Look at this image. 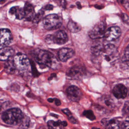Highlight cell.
Listing matches in <instances>:
<instances>
[{
	"instance_id": "484cf974",
	"label": "cell",
	"mask_w": 129,
	"mask_h": 129,
	"mask_svg": "<svg viewBox=\"0 0 129 129\" xmlns=\"http://www.w3.org/2000/svg\"><path fill=\"white\" fill-rule=\"evenodd\" d=\"M122 59L123 60L125 61H128V46H127L124 51V53L123 54V57H122Z\"/></svg>"
},
{
	"instance_id": "8fae6325",
	"label": "cell",
	"mask_w": 129,
	"mask_h": 129,
	"mask_svg": "<svg viewBox=\"0 0 129 129\" xmlns=\"http://www.w3.org/2000/svg\"><path fill=\"white\" fill-rule=\"evenodd\" d=\"M75 54V52L70 48H62L58 52V57L61 61L65 62L72 57Z\"/></svg>"
},
{
	"instance_id": "277c9868",
	"label": "cell",
	"mask_w": 129,
	"mask_h": 129,
	"mask_svg": "<svg viewBox=\"0 0 129 129\" xmlns=\"http://www.w3.org/2000/svg\"><path fill=\"white\" fill-rule=\"evenodd\" d=\"M13 61L16 68L21 71L27 70L30 63L27 56L22 53L16 54L13 58Z\"/></svg>"
},
{
	"instance_id": "5b68a950",
	"label": "cell",
	"mask_w": 129,
	"mask_h": 129,
	"mask_svg": "<svg viewBox=\"0 0 129 129\" xmlns=\"http://www.w3.org/2000/svg\"><path fill=\"white\" fill-rule=\"evenodd\" d=\"M106 25L104 22L96 24L89 32V35L92 39H98L104 37L105 32Z\"/></svg>"
},
{
	"instance_id": "83f0119b",
	"label": "cell",
	"mask_w": 129,
	"mask_h": 129,
	"mask_svg": "<svg viewBox=\"0 0 129 129\" xmlns=\"http://www.w3.org/2000/svg\"><path fill=\"white\" fill-rule=\"evenodd\" d=\"M129 123L128 120H125L124 121L120 126V129H129Z\"/></svg>"
},
{
	"instance_id": "1f68e13d",
	"label": "cell",
	"mask_w": 129,
	"mask_h": 129,
	"mask_svg": "<svg viewBox=\"0 0 129 129\" xmlns=\"http://www.w3.org/2000/svg\"><path fill=\"white\" fill-rule=\"evenodd\" d=\"M91 129H100V128H98V127H93Z\"/></svg>"
},
{
	"instance_id": "cb8c5ba5",
	"label": "cell",
	"mask_w": 129,
	"mask_h": 129,
	"mask_svg": "<svg viewBox=\"0 0 129 129\" xmlns=\"http://www.w3.org/2000/svg\"><path fill=\"white\" fill-rule=\"evenodd\" d=\"M29 122H30L29 118L27 116H24L23 115V117L20 123H21V126L22 127L25 128V127H27L29 126Z\"/></svg>"
},
{
	"instance_id": "5bb4252c",
	"label": "cell",
	"mask_w": 129,
	"mask_h": 129,
	"mask_svg": "<svg viewBox=\"0 0 129 129\" xmlns=\"http://www.w3.org/2000/svg\"><path fill=\"white\" fill-rule=\"evenodd\" d=\"M14 54V49L9 46H4L0 49V60L6 61L12 58Z\"/></svg>"
},
{
	"instance_id": "4fadbf2b",
	"label": "cell",
	"mask_w": 129,
	"mask_h": 129,
	"mask_svg": "<svg viewBox=\"0 0 129 129\" xmlns=\"http://www.w3.org/2000/svg\"><path fill=\"white\" fill-rule=\"evenodd\" d=\"M68 41V35L63 31H58L54 35H52V43L60 45L66 43Z\"/></svg>"
},
{
	"instance_id": "f1b7e54d",
	"label": "cell",
	"mask_w": 129,
	"mask_h": 129,
	"mask_svg": "<svg viewBox=\"0 0 129 129\" xmlns=\"http://www.w3.org/2000/svg\"><path fill=\"white\" fill-rule=\"evenodd\" d=\"M54 101L55 104L56 105H57V106H59V105H60V104H61L60 101L59 99H57V98H54V101Z\"/></svg>"
},
{
	"instance_id": "ba28073f",
	"label": "cell",
	"mask_w": 129,
	"mask_h": 129,
	"mask_svg": "<svg viewBox=\"0 0 129 129\" xmlns=\"http://www.w3.org/2000/svg\"><path fill=\"white\" fill-rule=\"evenodd\" d=\"M12 40V34L11 31L6 28L0 29V46H6Z\"/></svg>"
},
{
	"instance_id": "9c48e42d",
	"label": "cell",
	"mask_w": 129,
	"mask_h": 129,
	"mask_svg": "<svg viewBox=\"0 0 129 129\" xmlns=\"http://www.w3.org/2000/svg\"><path fill=\"white\" fill-rule=\"evenodd\" d=\"M84 68L79 66L72 67L67 72V76L71 79H80L84 74Z\"/></svg>"
},
{
	"instance_id": "7c38bea8",
	"label": "cell",
	"mask_w": 129,
	"mask_h": 129,
	"mask_svg": "<svg viewBox=\"0 0 129 129\" xmlns=\"http://www.w3.org/2000/svg\"><path fill=\"white\" fill-rule=\"evenodd\" d=\"M101 123L107 129H120L121 122L116 118H104Z\"/></svg>"
},
{
	"instance_id": "4dcf8cb0",
	"label": "cell",
	"mask_w": 129,
	"mask_h": 129,
	"mask_svg": "<svg viewBox=\"0 0 129 129\" xmlns=\"http://www.w3.org/2000/svg\"><path fill=\"white\" fill-rule=\"evenodd\" d=\"M47 100L49 102H52L54 101V98H48L47 99Z\"/></svg>"
},
{
	"instance_id": "ffe728a7",
	"label": "cell",
	"mask_w": 129,
	"mask_h": 129,
	"mask_svg": "<svg viewBox=\"0 0 129 129\" xmlns=\"http://www.w3.org/2000/svg\"><path fill=\"white\" fill-rule=\"evenodd\" d=\"M68 28L71 32L76 33L80 31L81 27L77 22L71 20L68 24Z\"/></svg>"
},
{
	"instance_id": "30bf717a",
	"label": "cell",
	"mask_w": 129,
	"mask_h": 129,
	"mask_svg": "<svg viewBox=\"0 0 129 129\" xmlns=\"http://www.w3.org/2000/svg\"><path fill=\"white\" fill-rule=\"evenodd\" d=\"M114 96L117 99L124 98L127 94V89L123 84H117L114 86L112 90Z\"/></svg>"
},
{
	"instance_id": "603a6c76",
	"label": "cell",
	"mask_w": 129,
	"mask_h": 129,
	"mask_svg": "<svg viewBox=\"0 0 129 129\" xmlns=\"http://www.w3.org/2000/svg\"><path fill=\"white\" fill-rule=\"evenodd\" d=\"M83 114L85 116H86L87 118H88L89 119H90L91 120H93L95 119V118H96L94 114L93 111L91 110H85L83 112Z\"/></svg>"
},
{
	"instance_id": "9a60e30c",
	"label": "cell",
	"mask_w": 129,
	"mask_h": 129,
	"mask_svg": "<svg viewBox=\"0 0 129 129\" xmlns=\"http://www.w3.org/2000/svg\"><path fill=\"white\" fill-rule=\"evenodd\" d=\"M23 10L24 12V18L28 21L33 20L35 16V11L33 6L28 3H26Z\"/></svg>"
},
{
	"instance_id": "44dd1931",
	"label": "cell",
	"mask_w": 129,
	"mask_h": 129,
	"mask_svg": "<svg viewBox=\"0 0 129 129\" xmlns=\"http://www.w3.org/2000/svg\"><path fill=\"white\" fill-rule=\"evenodd\" d=\"M104 47L100 43H96L91 47L92 53L96 55H98L103 52Z\"/></svg>"
},
{
	"instance_id": "7a4b0ae2",
	"label": "cell",
	"mask_w": 129,
	"mask_h": 129,
	"mask_svg": "<svg viewBox=\"0 0 129 129\" xmlns=\"http://www.w3.org/2000/svg\"><path fill=\"white\" fill-rule=\"evenodd\" d=\"M36 61L41 68H49L51 66L53 61V56L49 51L39 50L35 53Z\"/></svg>"
},
{
	"instance_id": "2e32d148",
	"label": "cell",
	"mask_w": 129,
	"mask_h": 129,
	"mask_svg": "<svg viewBox=\"0 0 129 129\" xmlns=\"http://www.w3.org/2000/svg\"><path fill=\"white\" fill-rule=\"evenodd\" d=\"M103 52L106 54V57L107 60H110L111 57L115 55L117 52L116 48L112 44H107L104 47Z\"/></svg>"
},
{
	"instance_id": "8992f818",
	"label": "cell",
	"mask_w": 129,
	"mask_h": 129,
	"mask_svg": "<svg viewBox=\"0 0 129 129\" xmlns=\"http://www.w3.org/2000/svg\"><path fill=\"white\" fill-rule=\"evenodd\" d=\"M121 34V30L117 26H112L105 31L104 37L108 41H112L116 40Z\"/></svg>"
},
{
	"instance_id": "6da1fadb",
	"label": "cell",
	"mask_w": 129,
	"mask_h": 129,
	"mask_svg": "<svg viewBox=\"0 0 129 129\" xmlns=\"http://www.w3.org/2000/svg\"><path fill=\"white\" fill-rule=\"evenodd\" d=\"M23 117L22 111L18 108H13L5 111L2 116V120L7 124L16 125L21 122Z\"/></svg>"
},
{
	"instance_id": "e0dca14e",
	"label": "cell",
	"mask_w": 129,
	"mask_h": 129,
	"mask_svg": "<svg viewBox=\"0 0 129 129\" xmlns=\"http://www.w3.org/2000/svg\"><path fill=\"white\" fill-rule=\"evenodd\" d=\"M9 12L11 14L15 15L17 19L21 20L24 18V12L23 9L18 6H15L11 8Z\"/></svg>"
},
{
	"instance_id": "f546056e",
	"label": "cell",
	"mask_w": 129,
	"mask_h": 129,
	"mask_svg": "<svg viewBox=\"0 0 129 129\" xmlns=\"http://www.w3.org/2000/svg\"><path fill=\"white\" fill-rule=\"evenodd\" d=\"M45 10H51L53 9V6L52 5H47L45 8Z\"/></svg>"
},
{
	"instance_id": "d4e9b609",
	"label": "cell",
	"mask_w": 129,
	"mask_h": 129,
	"mask_svg": "<svg viewBox=\"0 0 129 129\" xmlns=\"http://www.w3.org/2000/svg\"><path fill=\"white\" fill-rule=\"evenodd\" d=\"M43 12L41 10L40 11L38 14H37L36 15H35L34 19H33V21L35 23H38L41 19V18H42L43 17Z\"/></svg>"
},
{
	"instance_id": "52a82bcc",
	"label": "cell",
	"mask_w": 129,
	"mask_h": 129,
	"mask_svg": "<svg viewBox=\"0 0 129 129\" xmlns=\"http://www.w3.org/2000/svg\"><path fill=\"white\" fill-rule=\"evenodd\" d=\"M67 94L68 98L74 102H77L79 101L82 95L80 89L75 86H70L67 89Z\"/></svg>"
},
{
	"instance_id": "ac0fdd59",
	"label": "cell",
	"mask_w": 129,
	"mask_h": 129,
	"mask_svg": "<svg viewBox=\"0 0 129 129\" xmlns=\"http://www.w3.org/2000/svg\"><path fill=\"white\" fill-rule=\"evenodd\" d=\"M47 125L49 129H56V127H57L63 128L67 125V122L66 121L58 120L57 121H54L51 120L48 121Z\"/></svg>"
},
{
	"instance_id": "d6986e66",
	"label": "cell",
	"mask_w": 129,
	"mask_h": 129,
	"mask_svg": "<svg viewBox=\"0 0 129 129\" xmlns=\"http://www.w3.org/2000/svg\"><path fill=\"white\" fill-rule=\"evenodd\" d=\"M16 68L13 61V58H10L6 60L5 63V70L9 74H13L15 72Z\"/></svg>"
},
{
	"instance_id": "7402d4cb",
	"label": "cell",
	"mask_w": 129,
	"mask_h": 129,
	"mask_svg": "<svg viewBox=\"0 0 129 129\" xmlns=\"http://www.w3.org/2000/svg\"><path fill=\"white\" fill-rule=\"evenodd\" d=\"M62 111L68 116V119H69V120L72 123H77V120L73 117V116L72 115V113L71 112V111L68 108L62 109Z\"/></svg>"
},
{
	"instance_id": "4316f807",
	"label": "cell",
	"mask_w": 129,
	"mask_h": 129,
	"mask_svg": "<svg viewBox=\"0 0 129 129\" xmlns=\"http://www.w3.org/2000/svg\"><path fill=\"white\" fill-rule=\"evenodd\" d=\"M128 106H129V104H128V102L126 101L125 103H124V105L123 106V110H122V112L123 113V114L128 115Z\"/></svg>"
},
{
	"instance_id": "3957f363",
	"label": "cell",
	"mask_w": 129,
	"mask_h": 129,
	"mask_svg": "<svg viewBox=\"0 0 129 129\" xmlns=\"http://www.w3.org/2000/svg\"><path fill=\"white\" fill-rule=\"evenodd\" d=\"M61 18L58 15L53 14L48 15L43 18V25L46 30H54L61 26Z\"/></svg>"
}]
</instances>
